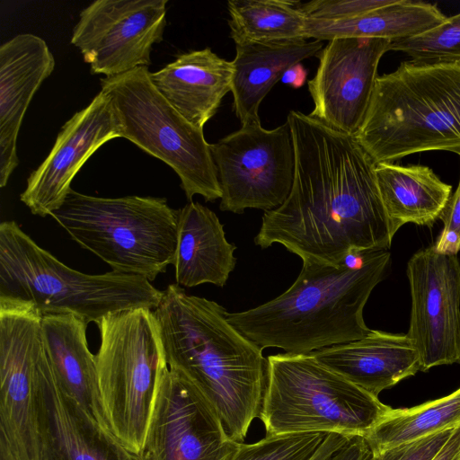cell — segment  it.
Segmentation results:
<instances>
[{
	"label": "cell",
	"mask_w": 460,
	"mask_h": 460,
	"mask_svg": "<svg viewBox=\"0 0 460 460\" xmlns=\"http://www.w3.org/2000/svg\"><path fill=\"white\" fill-rule=\"evenodd\" d=\"M394 0H314L299 4L310 20H341L355 17L387 5Z\"/></svg>",
	"instance_id": "cell-30"
},
{
	"label": "cell",
	"mask_w": 460,
	"mask_h": 460,
	"mask_svg": "<svg viewBox=\"0 0 460 460\" xmlns=\"http://www.w3.org/2000/svg\"><path fill=\"white\" fill-rule=\"evenodd\" d=\"M460 425V388L411 408L393 409L366 436L373 454Z\"/></svg>",
	"instance_id": "cell-27"
},
{
	"label": "cell",
	"mask_w": 460,
	"mask_h": 460,
	"mask_svg": "<svg viewBox=\"0 0 460 460\" xmlns=\"http://www.w3.org/2000/svg\"><path fill=\"white\" fill-rule=\"evenodd\" d=\"M436 4L421 1L394 0L360 15L332 21L306 20V39L381 38L392 41L411 38L445 22Z\"/></svg>",
	"instance_id": "cell-25"
},
{
	"label": "cell",
	"mask_w": 460,
	"mask_h": 460,
	"mask_svg": "<svg viewBox=\"0 0 460 460\" xmlns=\"http://www.w3.org/2000/svg\"><path fill=\"white\" fill-rule=\"evenodd\" d=\"M354 137L376 164L427 151L460 155V63L408 60L377 76Z\"/></svg>",
	"instance_id": "cell-5"
},
{
	"label": "cell",
	"mask_w": 460,
	"mask_h": 460,
	"mask_svg": "<svg viewBox=\"0 0 460 460\" xmlns=\"http://www.w3.org/2000/svg\"><path fill=\"white\" fill-rule=\"evenodd\" d=\"M55 59L40 37L18 34L0 46V187L19 164L17 137L25 112Z\"/></svg>",
	"instance_id": "cell-17"
},
{
	"label": "cell",
	"mask_w": 460,
	"mask_h": 460,
	"mask_svg": "<svg viewBox=\"0 0 460 460\" xmlns=\"http://www.w3.org/2000/svg\"><path fill=\"white\" fill-rule=\"evenodd\" d=\"M388 250L369 251L357 269L303 262L291 287L254 308L227 313V321L261 349L308 354L367 335L364 306L390 265Z\"/></svg>",
	"instance_id": "cell-3"
},
{
	"label": "cell",
	"mask_w": 460,
	"mask_h": 460,
	"mask_svg": "<svg viewBox=\"0 0 460 460\" xmlns=\"http://www.w3.org/2000/svg\"><path fill=\"white\" fill-rule=\"evenodd\" d=\"M372 451L363 436H351L332 460H370Z\"/></svg>",
	"instance_id": "cell-32"
},
{
	"label": "cell",
	"mask_w": 460,
	"mask_h": 460,
	"mask_svg": "<svg viewBox=\"0 0 460 460\" xmlns=\"http://www.w3.org/2000/svg\"><path fill=\"white\" fill-rule=\"evenodd\" d=\"M44 460H146L90 419L59 385L50 367L47 382Z\"/></svg>",
	"instance_id": "cell-21"
},
{
	"label": "cell",
	"mask_w": 460,
	"mask_h": 460,
	"mask_svg": "<svg viewBox=\"0 0 460 460\" xmlns=\"http://www.w3.org/2000/svg\"><path fill=\"white\" fill-rule=\"evenodd\" d=\"M411 309L406 335L419 353L421 370L460 363V261L434 244L407 263Z\"/></svg>",
	"instance_id": "cell-14"
},
{
	"label": "cell",
	"mask_w": 460,
	"mask_h": 460,
	"mask_svg": "<svg viewBox=\"0 0 460 460\" xmlns=\"http://www.w3.org/2000/svg\"><path fill=\"white\" fill-rule=\"evenodd\" d=\"M375 175L392 238L407 223L432 226L451 196L452 186L426 165L379 163Z\"/></svg>",
	"instance_id": "cell-24"
},
{
	"label": "cell",
	"mask_w": 460,
	"mask_h": 460,
	"mask_svg": "<svg viewBox=\"0 0 460 460\" xmlns=\"http://www.w3.org/2000/svg\"><path fill=\"white\" fill-rule=\"evenodd\" d=\"M210 150L222 190V211H270L290 194L296 153L288 120L274 129L262 128L261 120L242 124L238 130L210 144Z\"/></svg>",
	"instance_id": "cell-11"
},
{
	"label": "cell",
	"mask_w": 460,
	"mask_h": 460,
	"mask_svg": "<svg viewBox=\"0 0 460 460\" xmlns=\"http://www.w3.org/2000/svg\"><path fill=\"white\" fill-rule=\"evenodd\" d=\"M116 137H120V128L112 102L101 90L61 128L49 154L27 179L21 201L33 215L51 216L64 203L74 177L84 163Z\"/></svg>",
	"instance_id": "cell-16"
},
{
	"label": "cell",
	"mask_w": 460,
	"mask_h": 460,
	"mask_svg": "<svg viewBox=\"0 0 460 460\" xmlns=\"http://www.w3.org/2000/svg\"><path fill=\"white\" fill-rule=\"evenodd\" d=\"M307 77V71L301 63L295 64L286 70L281 81L297 89L302 87Z\"/></svg>",
	"instance_id": "cell-35"
},
{
	"label": "cell",
	"mask_w": 460,
	"mask_h": 460,
	"mask_svg": "<svg viewBox=\"0 0 460 460\" xmlns=\"http://www.w3.org/2000/svg\"><path fill=\"white\" fill-rule=\"evenodd\" d=\"M101 85L111 97L120 137L169 165L190 201L194 195L206 201L221 199L217 167L203 129L189 122L156 90L147 66L103 77Z\"/></svg>",
	"instance_id": "cell-9"
},
{
	"label": "cell",
	"mask_w": 460,
	"mask_h": 460,
	"mask_svg": "<svg viewBox=\"0 0 460 460\" xmlns=\"http://www.w3.org/2000/svg\"><path fill=\"white\" fill-rule=\"evenodd\" d=\"M267 360L259 416L266 436L321 432L365 437L391 410L312 353H279Z\"/></svg>",
	"instance_id": "cell-7"
},
{
	"label": "cell",
	"mask_w": 460,
	"mask_h": 460,
	"mask_svg": "<svg viewBox=\"0 0 460 460\" xmlns=\"http://www.w3.org/2000/svg\"><path fill=\"white\" fill-rule=\"evenodd\" d=\"M163 296L147 279L71 269L39 246L13 220L0 224V309H31L41 316L75 314L96 325L132 308L155 310Z\"/></svg>",
	"instance_id": "cell-4"
},
{
	"label": "cell",
	"mask_w": 460,
	"mask_h": 460,
	"mask_svg": "<svg viewBox=\"0 0 460 460\" xmlns=\"http://www.w3.org/2000/svg\"><path fill=\"white\" fill-rule=\"evenodd\" d=\"M323 41L235 44L232 61L233 110L241 124L260 120L259 108L288 68L322 50Z\"/></svg>",
	"instance_id": "cell-23"
},
{
	"label": "cell",
	"mask_w": 460,
	"mask_h": 460,
	"mask_svg": "<svg viewBox=\"0 0 460 460\" xmlns=\"http://www.w3.org/2000/svg\"><path fill=\"white\" fill-rule=\"evenodd\" d=\"M167 365L216 409L231 438L243 443L259 418L267 385L262 349L226 319L215 301L170 284L154 310Z\"/></svg>",
	"instance_id": "cell-2"
},
{
	"label": "cell",
	"mask_w": 460,
	"mask_h": 460,
	"mask_svg": "<svg viewBox=\"0 0 460 460\" xmlns=\"http://www.w3.org/2000/svg\"><path fill=\"white\" fill-rule=\"evenodd\" d=\"M390 50L417 63H460V13L423 33L392 41Z\"/></svg>",
	"instance_id": "cell-28"
},
{
	"label": "cell",
	"mask_w": 460,
	"mask_h": 460,
	"mask_svg": "<svg viewBox=\"0 0 460 460\" xmlns=\"http://www.w3.org/2000/svg\"><path fill=\"white\" fill-rule=\"evenodd\" d=\"M328 433H292L266 436L241 444L233 460H310Z\"/></svg>",
	"instance_id": "cell-29"
},
{
	"label": "cell",
	"mask_w": 460,
	"mask_h": 460,
	"mask_svg": "<svg viewBox=\"0 0 460 460\" xmlns=\"http://www.w3.org/2000/svg\"><path fill=\"white\" fill-rule=\"evenodd\" d=\"M0 460H20L2 440H0Z\"/></svg>",
	"instance_id": "cell-36"
},
{
	"label": "cell",
	"mask_w": 460,
	"mask_h": 460,
	"mask_svg": "<svg viewBox=\"0 0 460 460\" xmlns=\"http://www.w3.org/2000/svg\"><path fill=\"white\" fill-rule=\"evenodd\" d=\"M167 0H96L74 27L71 43L91 73L112 77L151 64L163 40Z\"/></svg>",
	"instance_id": "cell-13"
},
{
	"label": "cell",
	"mask_w": 460,
	"mask_h": 460,
	"mask_svg": "<svg viewBox=\"0 0 460 460\" xmlns=\"http://www.w3.org/2000/svg\"><path fill=\"white\" fill-rule=\"evenodd\" d=\"M311 353L320 363L376 397L421 370L419 353L406 334L371 330L362 339Z\"/></svg>",
	"instance_id": "cell-18"
},
{
	"label": "cell",
	"mask_w": 460,
	"mask_h": 460,
	"mask_svg": "<svg viewBox=\"0 0 460 460\" xmlns=\"http://www.w3.org/2000/svg\"><path fill=\"white\" fill-rule=\"evenodd\" d=\"M454 429L402 443L372 455L370 460H434L447 442Z\"/></svg>",
	"instance_id": "cell-31"
},
{
	"label": "cell",
	"mask_w": 460,
	"mask_h": 460,
	"mask_svg": "<svg viewBox=\"0 0 460 460\" xmlns=\"http://www.w3.org/2000/svg\"><path fill=\"white\" fill-rule=\"evenodd\" d=\"M232 78V61L218 57L210 48L181 54L162 69L150 72L156 90L189 122L202 129L231 92Z\"/></svg>",
	"instance_id": "cell-19"
},
{
	"label": "cell",
	"mask_w": 460,
	"mask_h": 460,
	"mask_svg": "<svg viewBox=\"0 0 460 460\" xmlns=\"http://www.w3.org/2000/svg\"><path fill=\"white\" fill-rule=\"evenodd\" d=\"M300 2L229 0L228 26L235 44L306 40L307 18Z\"/></svg>",
	"instance_id": "cell-26"
},
{
	"label": "cell",
	"mask_w": 460,
	"mask_h": 460,
	"mask_svg": "<svg viewBox=\"0 0 460 460\" xmlns=\"http://www.w3.org/2000/svg\"><path fill=\"white\" fill-rule=\"evenodd\" d=\"M392 40L336 38L318 55L319 65L307 83L314 108L308 114L325 126L355 136L365 119L381 58Z\"/></svg>",
	"instance_id": "cell-15"
},
{
	"label": "cell",
	"mask_w": 460,
	"mask_h": 460,
	"mask_svg": "<svg viewBox=\"0 0 460 460\" xmlns=\"http://www.w3.org/2000/svg\"><path fill=\"white\" fill-rule=\"evenodd\" d=\"M289 122L296 153L290 194L265 211L255 244H282L303 262L339 265L352 251L388 250L387 217L376 164L354 136L334 130L301 111Z\"/></svg>",
	"instance_id": "cell-1"
},
{
	"label": "cell",
	"mask_w": 460,
	"mask_h": 460,
	"mask_svg": "<svg viewBox=\"0 0 460 460\" xmlns=\"http://www.w3.org/2000/svg\"><path fill=\"white\" fill-rule=\"evenodd\" d=\"M434 460H460V425L455 429Z\"/></svg>",
	"instance_id": "cell-34"
},
{
	"label": "cell",
	"mask_w": 460,
	"mask_h": 460,
	"mask_svg": "<svg viewBox=\"0 0 460 460\" xmlns=\"http://www.w3.org/2000/svg\"><path fill=\"white\" fill-rule=\"evenodd\" d=\"M42 316L31 309H0V440L20 460H44L47 382Z\"/></svg>",
	"instance_id": "cell-10"
},
{
	"label": "cell",
	"mask_w": 460,
	"mask_h": 460,
	"mask_svg": "<svg viewBox=\"0 0 460 460\" xmlns=\"http://www.w3.org/2000/svg\"><path fill=\"white\" fill-rule=\"evenodd\" d=\"M179 212L164 198H100L71 189L51 217L113 271L153 281L174 263Z\"/></svg>",
	"instance_id": "cell-6"
},
{
	"label": "cell",
	"mask_w": 460,
	"mask_h": 460,
	"mask_svg": "<svg viewBox=\"0 0 460 460\" xmlns=\"http://www.w3.org/2000/svg\"><path fill=\"white\" fill-rule=\"evenodd\" d=\"M87 324L70 314L42 316L44 347L61 388L91 420L111 433L100 394L95 355L88 347Z\"/></svg>",
	"instance_id": "cell-20"
},
{
	"label": "cell",
	"mask_w": 460,
	"mask_h": 460,
	"mask_svg": "<svg viewBox=\"0 0 460 460\" xmlns=\"http://www.w3.org/2000/svg\"><path fill=\"white\" fill-rule=\"evenodd\" d=\"M439 218L444 226L441 233H455L460 239V180L455 193L450 196Z\"/></svg>",
	"instance_id": "cell-33"
},
{
	"label": "cell",
	"mask_w": 460,
	"mask_h": 460,
	"mask_svg": "<svg viewBox=\"0 0 460 460\" xmlns=\"http://www.w3.org/2000/svg\"><path fill=\"white\" fill-rule=\"evenodd\" d=\"M97 326L98 382L111 433L142 454L156 386L167 365L157 319L152 309L132 308L104 316Z\"/></svg>",
	"instance_id": "cell-8"
},
{
	"label": "cell",
	"mask_w": 460,
	"mask_h": 460,
	"mask_svg": "<svg viewBox=\"0 0 460 460\" xmlns=\"http://www.w3.org/2000/svg\"><path fill=\"white\" fill-rule=\"evenodd\" d=\"M241 444L203 394L165 365L142 451L146 460H233Z\"/></svg>",
	"instance_id": "cell-12"
},
{
	"label": "cell",
	"mask_w": 460,
	"mask_h": 460,
	"mask_svg": "<svg viewBox=\"0 0 460 460\" xmlns=\"http://www.w3.org/2000/svg\"><path fill=\"white\" fill-rule=\"evenodd\" d=\"M179 210L173 263L177 284L224 287L235 267V245L226 240L223 225L208 208L190 201Z\"/></svg>",
	"instance_id": "cell-22"
}]
</instances>
